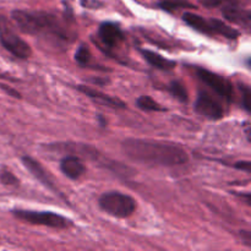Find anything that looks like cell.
Listing matches in <instances>:
<instances>
[{
	"instance_id": "cell-1",
	"label": "cell",
	"mask_w": 251,
	"mask_h": 251,
	"mask_svg": "<svg viewBox=\"0 0 251 251\" xmlns=\"http://www.w3.org/2000/svg\"><path fill=\"white\" fill-rule=\"evenodd\" d=\"M125 156L135 162L162 167L185 164L189 156L183 147L172 142L147 139H127L123 141Z\"/></svg>"
},
{
	"instance_id": "cell-2",
	"label": "cell",
	"mask_w": 251,
	"mask_h": 251,
	"mask_svg": "<svg viewBox=\"0 0 251 251\" xmlns=\"http://www.w3.org/2000/svg\"><path fill=\"white\" fill-rule=\"evenodd\" d=\"M11 17L20 31L29 36L44 37L60 43H68L73 39L63 22L50 12L38 10H14Z\"/></svg>"
},
{
	"instance_id": "cell-3",
	"label": "cell",
	"mask_w": 251,
	"mask_h": 251,
	"mask_svg": "<svg viewBox=\"0 0 251 251\" xmlns=\"http://www.w3.org/2000/svg\"><path fill=\"white\" fill-rule=\"evenodd\" d=\"M183 20L191 28L208 36H222L227 39H237L240 36L239 31L218 19H205L193 12H185Z\"/></svg>"
},
{
	"instance_id": "cell-4",
	"label": "cell",
	"mask_w": 251,
	"mask_h": 251,
	"mask_svg": "<svg viewBox=\"0 0 251 251\" xmlns=\"http://www.w3.org/2000/svg\"><path fill=\"white\" fill-rule=\"evenodd\" d=\"M100 207L108 215L117 218H127L136 210V201L131 196L119 191H109L100 198Z\"/></svg>"
},
{
	"instance_id": "cell-5",
	"label": "cell",
	"mask_w": 251,
	"mask_h": 251,
	"mask_svg": "<svg viewBox=\"0 0 251 251\" xmlns=\"http://www.w3.org/2000/svg\"><path fill=\"white\" fill-rule=\"evenodd\" d=\"M0 43L19 59H28L32 54L31 47L15 32L12 25L4 15H0Z\"/></svg>"
},
{
	"instance_id": "cell-6",
	"label": "cell",
	"mask_w": 251,
	"mask_h": 251,
	"mask_svg": "<svg viewBox=\"0 0 251 251\" xmlns=\"http://www.w3.org/2000/svg\"><path fill=\"white\" fill-rule=\"evenodd\" d=\"M12 215L17 220L25 223L34 226H44V227L55 228V229H66L71 227L73 223L70 220L53 212H43V211L29 210H14Z\"/></svg>"
},
{
	"instance_id": "cell-7",
	"label": "cell",
	"mask_w": 251,
	"mask_h": 251,
	"mask_svg": "<svg viewBox=\"0 0 251 251\" xmlns=\"http://www.w3.org/2000/svg\"><path fill=\"white\" fill-rule=\"evenodd\" d=\"M195 71L198 77L203 83H206L218 97L223 98L228 103L234 100V90H233L232 83L225 76H221L203 68H195Z\"/></svg>"
},
{
	"instance_id": "cell-8",
	"label": "cell",
	"mask_w": 251,
	"mask_h": 251,
	"mask_svg": "<svg viewBox=\"0 0 251 251\" xmlns=\"http://www.w3.org/2000/svg\"><path fill=\"white\" fill-rule=\"evenodd\" d=\"M195 110L198 114L210 120H218L225 117V108L222 103L207 91L199 92L195 102Z\"/></svg>"
},
{
	"instance_id": "cell-9",
	"label": "cell",
	"mask_w": 251,
	"mask_h": 251,
	"mask_svg": "<svg viewBox=\"0 0 251 251\" xmlns=\"http://www.w3.org/2000/svg\"><path fill=\"white\" fill-rule=\"evenodd\" d=\"M98 37L104 47L114 49L124 42L125 34L120 26L114 22H103L98 28Z\"/></svg>"
},
{
	"instance_id": "cell-10",
	"label": "cell",
	"mask_w": 251,
	"mask_h": 251,
	"mask_svg": "<svg viewBox=\"0 0 251 251\" xmlns=\"http://www.w3.org/2000/svg\"><path fill=\"white\" fill-rule=\"evenodd\" d=\"M76 88L85 96H87L93 102H96L100 105H103V107L112 108V109H124V108H126L125 102L120 100L119 98L110 97V96L105 95V93L100 92L98 90H95L92 87H88L86 85H78Z\"/></svg>"
},
{
	"instance_id": "cell-11",
	"label": "cell",
	"mask_w": 251,
	"mask_h": 251,
	"mask_svg": "<svg viewBox=\"0 0 251 251\" xmlns=\"http://www.w3.org/2000/svg\"><path fill=\"white\" fill-rule=\"evenodd\" d=\"M22 163H24V166L28 169L29 173H31L32 176L37 179V180L41 181V183L43 184L46 188L50 189V190L55 191V193L59 194V190L56 189V185H55V183H54L51 176L46 171V169L43 168V167L41 166V163H39V162H37L36 159L31 158V157L25 156V157H22Z\"/></svg>"
},
{
	"instance_id": "cell-12",
	"label": "cell",
	"mask_w": 251,
	"mask_h": 251,
	"mask_svg": "<svg viewBox=\"0 0 251 251\" xmlns=\"http://www.w3.org/2000/svg\"><path fill=\"white\" fill-rule=\"evenodd\" d=\"M49 149L53 150H59L61 152L68 151L70 154H74V156H80L83 157V158L87 159H95L100 158V152L95 149L93 146H90V145L86 144H74V142H70V144H54L49 146Z\"/></svg>"
},
{
	"instance_id": "cell-13",
	"label": "cell",
	"mask_w": 251,
	"mask_h": 251,
	"mask_svg": "<svg viewBox=\"0 0 251 251\" xmlns=\"http://www.w3.org/2000/svg\"><path fill=\"white\" fill-rule=\"evenodd\" d=\"M60 169L64 176H68L71 180H76L85 174L86 167L77 156L69 154L61 159Z\"/></svg>"
},
{
	"instance_id": "cell-14",
	"label": "cell",
	"mask_w": 251,
	"mask_h": 251,
	"mask_svg": "<svg viewBox=\"0 0 251 251\" xmlns=\"http://www.w3.org/2000/svg\"><path fill=\"white\" fill-rule=\"evenodd\" d=\"M222 14L229 22L240 25V26L245 27V28H249L250 27V21H251L250 11L247 9H243L239 4L223 7Z\"/></svg>"
},
{
	"instance_id": "cell-15",
	"label": "cell",
	"mask_w": 251,
	"mask_h": 251,
	"mask_svg": "<svg viewBox=\"0 0 251 251\" xmlns=\"http://www.w3.org/2000/svg\"><path fill=\"white\" fill-rule=\"evenodd\" d=\"M141 54L142 56L146 59V61L150 64V65L158 69V70L171 71L173 70L176 65V61H172L169 60V59L163 58V56L159 55L158 53H154V51L149 50V49H142Z\"/></svg>"
},
{
	"instance_id": "cell-16",
	"label": "cell",
	"mask_w": 251,
	"mask_h": 251,
	"mask_svg": "<svg viewBox=\"0 0 251 251\" xmlns=\"http://www.w3.org/2000/svg\"><path fill=\"white\" fill-rule=\"evenodd\" d=\"M136 105L144 112H164V108L150 96H141L137 98Z\"/></svg>"
},
{
	"instance_id": "cell-17",
	"label": "cell",
	"mask_w": 251,
	"mask_h": 251,
	"mask_svg": "<svg viewBox=\"0 0 251 251\" xmlns=\"http://www.w3.org/2000/svg\"><path fill=\"white\" fill-rule=\"evenodd\" d=\"M169 92L173 97H176L179 102L188 103L189 102V93L186 87L184 86L183 82L180 81H172L171 85L168 87Z\"/></svg>"
},
{
	"instance_id": "cell-18",
	"label": "cell",
	"mask_w": 251,
	"mask_h": 251,
	"mask_svg": "<svg viewBox=\"0 0 251 251\" xmlns=\"http://www.w3.org/2000/svg\"><path fill=\"white\" fill-rule=\"evenodd\" d=\"M159 6L163 10L173 12L178 9H191L195 7L188 0H159Z\"/></svg>"
},
{
	"instance_id": "cell-19",
	"label": "cell",
	"mask_w": 251,
	"mask_h": 251,
	"mask_svg": "<svg viewBox=\"0 0 251 251\" xmlns=\"http://www.w3.org/2000/svg\"><path fill=\"white\" fill-rule=\"evenodd\" d=\"M92 54L87 44H81L75 51V60L80 66H90Z\"/></svg>"
},
{
	"instance_id": "cell-20",
	"label": "cell",
	"mask_w": 251,
	"mask_h": 251,
	"mask_svg": "<svg viewBox=\"0 0 251 251\" xmlns=\"http://www.w3.org/2000/svg\"><path fill=\"white\" fill-rule=\"evenodd\" d=\"M203 6L206 7H227L230 5L239 4V0H201Z\"/></svg>"
},
{
	"instance_id": "cell-21",
	"label": "cell",
	"mask_w": 251,
	"mask_h": 251,
	"mask_svg": "<svg viewBox=\"0 0 251 251\" xmlns=\"http://www.w3.org/2000/svg\"><path fill=\"white\" fill-rule=\"evenodd\" d=\"M0 181H1L4 185L9 186H16L19 185V179L9 171V169H1L0 171Z\"/></svg>"
},
{
	"instance_id": "cell-22",
	"label": "cell",
	"mask_w": 251,
	"mask_h": 251,
	"mask_svg": "<svg viewBox=\"0 0 251 251\" xmlns=\"http://www.w3.org/2000/svg\"><path fill=\"white\" fill-rule=\"evenodd\" d=\"M240 90H242V95H243V100H242L243 107H244V109L247 110V112H250V88H249V86L242 83V85H240Z\"/></svg>"
},
{
	"instance_id": "cell-23",
	"label": "cell",
	"mask_w": 251,
	"mask_h": 251,
	"mask_svg": "<svg viewBox=\"0 0 251 251\" xmlns=\"http://www.w3.org/2000/svg\"><path fill=\"white\" fill-rule=\"evenodd\" d=\"M234 168L239 169V171H244L245 173H250L251 172V162L250 161H242L234 163Z\"/></svg>"
},
{
	"instance_id": "cell-24",
	"label": "cell",
	"mask_w": 251,
	"mask_h": 251,
	"mask_svg": "<svg viewBox=\"0 0 251 251\" xmlns=\"http://www.w3.org/2000/svg\"><path fill=\"white\" fill-rule=\"evenodd\" d=\"M0 88H1L2 91H5V92H6L7 95L12 96V97H15V98H21V96H20V93L17 92L16 90H14V88H11V87H10V86L5 85V83L0 82Z\"/></svg>"
},
{
	"instance_id": "cell-25",
	"label": "cell",
	"mask_w": 251,
	"mask_h": 251,
	"mask_svg": "<svg viewBox=\"0 0 251 251\" xmlns=\"http://www.w3.org/2000/svg\"><path fill=\"white\" fill-rule=\"evenodd\" d=\"M245 132H247L248 140H249V141H250V125L249 124L247 125V130H245Z\"/></svg>"
}]
</instances>
